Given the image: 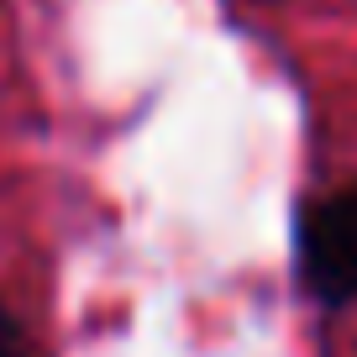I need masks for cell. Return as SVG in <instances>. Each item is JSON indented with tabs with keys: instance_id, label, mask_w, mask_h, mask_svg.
Segmentation results:
<instances>
[{
	"instance_id": "obj_1",
	"label": "cell",
	"mask_w": 357,
	"mask_h": 357,
	"mask_svg": "<svg viewBox=\"0 0 357 357\" xmlns=\"http://www.w3.org/2000/svg\"><path fill=\"white\" fill-rule=\"evenodd\" d=\"M300 284L321 305H352L357 300V184L315 195L300 211Z\"/></svg>"
},
{
	"instance_id": "obj_2",
	"label": "cell",
	"mask_w": 357,
	"mask_h": 357,
	"mask_svg": "<svg viewBox=\"0 0 357 357\" xmlns=\"http://www.w3.org/2000/svg\"><path fill=\"white\" fill-rule=\"evenodd\" d=\"M0 357H32V347H26V331L22 321H16L6 305H0Z\"/></svg>"
}]
</instances>
